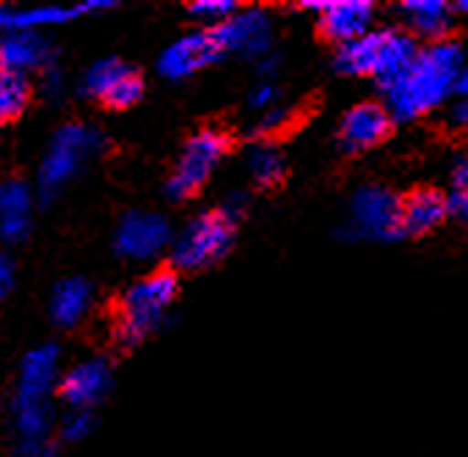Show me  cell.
<instances>
[{
	"label": "cell",
	"instance_id": "cell-23",
	"mask_svg": "<svg viewBox=\"0 0 468 457\" xmlns=\"http://www.w3.org/2000/svg\"><path fill=\"white\" fill-rule=\"evenodd\" d=\"M284 154L271 146V143H260L249 152V171L254 176L257 185L262 187H271V185H279L282 176H284Z\"/></svg>",
	"mask_w": 468,
	"mask_h": 457
},
{
	"label": "cell",
	"instance_id": "cell-32",
	"mask_svg": "<svg viewBox=\"0 0 468 457\" xmlns=\"http://www.w3.org/2000/svg\"><path fill=\"white\" fill-rule=\"evenodd\" d=\"M276 69H279V61L273 58V53L271 56H265V58H260V75L268 80V78H273L276 75Z\"/></svg>",
	"mask_w": 468,
	"mask_h": 457
},
{
	"label": "cell",
	"instance_id": "cell-36",
	"mask_svg": "<svg viewBox=\"0 0 468 457\" xmlns=\"http://www.w3.org/2000/svg\"><path fill=\"white\" fill-rule=\"evenodd\" d=\"M0 72H4V64H0Z\"/></svg>",
	"mask_w": 468,
	"mask_h": 457
},
{
	"label": "cell",
	"instance_id": "cell-16",
	"mask_svg": "<svg viewBox=\"0 0 468 457\" xmlns=\"http://www.w3.org/2000/svg\"><path fill=\"white\" fill-rule=\"evenodd\" d=\"M50 45L37 31H12L0 39V64L6 72H31V69H48L50 67Z\"/></svg>",
	"mask_w": 468,
	"mask_h": 457
},
{
	"label": "cell",
	"instance_id": "cell-5",
	"mask_svg": "<svg viewBox=\"0 0 468 457\" xmlns=\"http://www.w3.org/2000/svg\"><path fill=\"white\" fill-rule=\"evenodd\" d=\"M234 218L223 209H209L196 215L171 246L174 268L179 271H201L223 260L234 243Z\"/></svg>",
	"mask_w": 468,
	"mask_h": 457
},
{
	"label": "cell",
	"instance_id": "cell-33",
	"mask_svg": "<svg viewBox=\"0 0 468 457\" xmlns=\"http://www.w3.org/2000/svg\"><path fill=\"white\" fill-rule=\"evenodd\" d=\"M0 34H12V12L6 6H0Z\"/></svg>",
	"mask_w": 468,
	"mask_h": 457
},
{
	"label": "cell",
	"instance_id": "cell-22",
	"mask_svg": "<svg viewBox=\"0 0 468 457\" xmlns=\"http://www.w3.org/2000/svg\"><path fill=\"white\" fill-rule=\"evenodd\" d=\"M89 12L86 4L75 9H61V6H39V9H26V12H12V31H39L48 26H64L75 20L78 15Z\"/></svg>",
	"mask_w": 468,
	"mask_h": 457
},
{
	"label": "cell",
	"instance_id": "cell-18",
	"mask_svg": "<svg viewBox=\"0 0 468 457\" xmlns=\"http://www.w3.org/2000/svg\"><path fill=\"white\" fill-rule=\"evenodd\" d=\"M446 212H449V201L438 190H416L405 196L399 212L402 238H421L432 232L435 226L443 223Z\"/></svg>",
	"mask_w": 468,
	"mask_h": 457
},
{
	"label": "cell",
	"instance_id": "cell-3",
	"mask_svg": "<svg viewBox=\"0 0 468 457\" xmlns=\"http://www.w3.org/2000/svg\"><path fill=\"white\" fill-rule=\"evenodd\" d=\"M416 50L419 48L413 34L399 28H372L361 39L342 45L334 64L342 75L378 78L380 83H386L416 56Z\"/></svg>",
	"mask_w": 468,
	"mask_h": 457
},
{
	"label": "cell",
	"instance_id": "cell-30",
	"mask_svg": "<svg viewBox=\"0 0 468 457\" xmlns=\"http://www.w3.org/2000/svg\"><path fill=\"white\" fill-rule=\"evenodd\" d=\"M454 127L460 130H468V97H460L454 105H452V119H449Z\"/></svg>",
	"mask_w": 468,
	"mask_h": 457
},
{
	"label": "cell",
	"instance_id": "cell-11",
	"mask_svg": "<svg viewBox=\"0 0 468 457\" xmlns=\"http://www.w3.org/2000/svg\"><path fill=\"white\" fill-rule=\"evenodd\" d=\"M223 53H238L249 58H265L273 48V23L260 9H246L229 17L223 26L212 28Z\"/></svg>",
	"mask_w": 468,
	"mask_h": 457
},
{
	"label": "cell",
	"instance_id": "cell-29",
	"mask_svg": "<svg viewBox=\"0 0 468 457\" xmlns=\"http://www.w3.org/2000/svg\"><path fill=\"white\" fill-rule=\"evenodd\" d=\"M449 212L468 223V193H457V190H452V196H449Z\"/></svg>",
	"mask_w": 468,
	"mask_h": 457
},
{
	"label": "cell",
	"instance_id": "cell-1",
	"mask_svg": "<svg viewBox=\"0 0 468 457\" xmlns=\"http://www.w3.org/2000/svg\"><path fill=\"white\" fill-rule=\"evenodd\" d=\"M463 72V48L452 39L432 42L416 50V56L386 83V111L397 122H413L438 105H443L457 86Z\"/></svg>",
	"mask_w": 468,
	"mask_h": 457
},
{
	"label": "cell",
	"instance_id": "cell-21",
	"mask_svg": "<svg viewBox=\"0 0 468 457\" xmlns=\"http://www.w3.org/2000/svg\"><path fill=\"white\" fill-rule=\"evenodd\" d=\"M31 102V83L20 72H0V122H15Z\"/></svg>",
	"mask_w": 468,
	"mask_h": 457
},
{
	"label": "cell",
	"instance_id": "cell-25",
	"mask_svg": "<svg viewBox=\"0 0 468 457\" xmlns=\"http://www.w3.org/2000/svg\"><path fill=\"white\" fill-rule=\"evenodd\" d=\"M91 413L89 410H69L61 421V438L64 441H83L91 432Z\"/></svg>",
	"mask_w": 468,
	"mask_h": 457
},
{
	"label": "cell",
	"instance_id": "cell-26",
	"mask_svg": "<svg viewBox=\"0 0 468 457\" xmlns=\"http://www.w3.org/2000/svg\"><path fill=\"white\" fill-rule=\"evenodd\" d=\"M276 105H279V89L273 86V80H262V83L251 91V97H249V108L262 111V113H268V111L276 108Z\"/></svg>",
	"mask_w": 468,
	"mask_h": 457
},
{
	"label": "cell",
	"instance_id": "cell-4",
	"mask_svg": "<svg viewBox=\"0 0 468 457\" xmlns=\"http://www.w3.org/2000/svg\"><path fill=\"white\" fill-rule=\"evenodd\" d=\"M105 146V138L100 130L89 127V124H64L50 149H48V157L42 163V171H39V196L45 204H50L58 190L83 168L86 160H91L100 149Z\"/></svg>",
	"mask_w": 468,
	"mask_h": 457
},
{
	"label": "cell",
	"instance_id": "cell-6",
	"mask_svg": "<svg viewBox=\"0 0 468 457\" xmlns=\"http://www.w3.org/2000/svg\"><path fill=\"white\" fill-rule=\"evenodd\" d=\"M402 198L383 185H364L356 190L350 201V223L345 228V238L353 240H397L402 238L399 226Z\"/></svg>",
	"mask_w": 468,
	"mask_h": 457
},
{
	"label": "cell",
	"instance_id": "cell-8",
	"mask_svg": "<svg viewBox=\"0 0 468 457\" xmlns=\"http://www.w3.org/2000/svg\"><path fill=\"white\" fill-rule=\"evenodd\" d=\"M83 89L91 100H100L105 108L127 111L144 97V78L135 67L119 58H102L86 72Z\"/></svg>",
	"mask_w": 468,
	"mask_h": 457
},
{
	"label": "cell",
	"instance_id": "cell-10",
	"mask_svg": "<svg viewBox=\"0 0 468 457\" xmlns=\"http://www.w3.org/2000/svg\"><path fill=\"white\" fill-rule=\"evenodd\" d=\"M303 9L320 15V31L331 42L350 45L372 31L375 6L369 0H306Z\"/></svg>",
	"mask_w": 468,
	"mask_h": 457
},
{
	"label": "cell",
	"instance_id": "cell-24",
	"mask_svg": "<svg viewBox=\"0 0 468 457\" xmlns=\"http://www.w3.org/2000/svg\"><path fill=\"white\" fill-rule=\"evenodd\" d=\"M190 15L204 20L209 28H218L238 15V4L234 0H196V4H190Z\"/></svg>",
	"mask_w": 468,
	"mask_h": 457
},
{
	"label": "cell",
	"instance_id": "cell-35",
	"mask_svg": "<svg viewBox=\"0 0 468 457\" xmlns=\"http://www.w3.org/2000/svg\"><path fill=\"white\" fill-rule=\"evenodd\" d=\"M460 9H463V12L468 15V0H463V4H460Z\"/></svg>",
	"mask_w": 468,
	"mask_h": 457
},
{
	"label": "cell",
	"instance_id": "cell-7",
	"mask_svg": "<svg viewBox=\"0 0 468 457\" xmlns=\"http://www.w3.org/2000/svg\"><path fill=\"white\" fill-rule=\"evenodd\" d=\"M229 152V138L220 130H198L182 149L176 168L165 185L168 196L174 201H187L193 198L207 179L212 176V171L218 168V163L226 157Z\"/></svg>",
	"mask_w": 468,
	"mask_h": 457
},
{
	"label": "cell",
	"instance_id": "cell-28",
	"mask_svg": "<svg viewBox=\"0 0 468 457\" xmlns=\"http://www.w3.org/2000/svg\"><path fill=\"white\" fill-rule=\"evenodd\" d=\"M15 290V262L0 254V301L9 298V292Z\"/></svg>",
	"mask_w": 468,
	"mask_h": 457
},
{
	"label": "cell",
	"instance_id": "cell-17",
	"mask_svg": "<svg viewBox=\"0 0 468 457\" xmlns=\"http://www.w3.org/2000/svg\"><path fill=\"white\" fill-rule=\"evenodd\" d=\"M31 190L26 182L9 179L0 185V238L6 243H20L31 232Z\"/></svg>",
	"mask_w": 468,
	"mask_h": 457
},
{
	"label": "cell",
	"instance_id": "cell-15",
	"mask_svg": "<svg viewBox=\"0 0 468 457\" xmlns=\"http://www.w3.org/2000/svg\"><path fill=\"white\" fill-rule=\"evenodd\" d=\"M111 380V364L105 358H91L64 375V380L58 383V394L67 399V405H72V410H89L108 394Z\"/></svg>",
	"mask_w": 468,
	"mask_h": 457
},
{
	"label": "cell",
	"instance_id": "cell-13",
	"mask_svg": "<svg viewBox=\"0 0 468 457\" xmlns=\"http://www.w3.org/2000/svg\"><path fill=\"white\" fill-rule=\"evenodd\" d=\"M58 361H61V353L56 345H42L23 358L15 408L50 405L48 399H50V391L58 377Z\"/></svg>",
	"mask_w": 468,
	"mask_h": 457
},
{
	"label": "cell",
	"instance_id": "cell-9",
	"mask_svg": "<svg viewBox=\"0 0 468 457\" xmlns=\"http://www.w3.org/2000/svg\"><path fill=\"white\" fill-rule=\"evenodd\" d=\"M113 246L124 260L149 262L171 246V226L157 212H127L116 228Z\"/></svg>",
	"mask_w": 468,
	"mask_h": 457
},
{
	"label": "cell",
	"instance_id": "cell-12",
	"mask_svg": "<svg viewBox=\"0 0 468 457\" xmlns=\"http://www.w3.org/2000/svg\"><path fill=\"white\" fill-rule=\"evenodd\" d=\"M223 56V48L218 42V37L212 34V28L187 34L182 39H176L174 45H168L157 61L160 75H165L168 80H182L190 78L207 67H212L218 58Z\"/></svg>",
	"mask_w": 468,
	"mask_h": 457
},
{
	"label": "cell",
	"instance_id": "cell-2",
	"mask_svg": "<svg viewBox=\"0 0 468 457\" xmlns=\"http://www.w3.org/2000/svg\"><path fill=\"white\" fill-rule=\"evenodd\" d=\"M179 282L174 271H154L144 279H138L119 303L116 323H113V339L119 347L130 350L138 347L152 331L160 328L165 320V312L171 309L176 298Z\"/></svg>",
	"mask_w": 468,
	"mask_h": 457
},
{
	"label": "cell",
	"instance_id": "cell-19",
	"mask_svg": "<svg viewBox=\"0 0 468 457\" xmlns=\"http://www.w3.org/2000/svg\"><path fill=\"white\" fill-rule=\"evenodd\" d=\"M399 9L413 37L427 39V45L446 39L452 28V9L443 0H405Z\"/></svg>",
	"mask_w": 468,
	"mask_h": 457
},
{
	"label": "cell",
	"instance_id": "cell-34",
	"mask_svg": "<svg viewBox=\"0 0 468 457\" xmlns=\"http://www.w3.org/2000/svg\"><path fill=\"white\" fill-rule=\"evenodd\" d=\"M454 94L457 97H468V67H463V72L457 78V86H454Z\"/></svg>",
	"mask_w": 468,
	"mask_h": 457
},
{
	"label": "cell",
	"instance_id": "cell-31",
	"mask_svg": "<svg viewBox=\"0 0 468 457\" xmlns=\"http://www.w3.org/2000/svg\"><path fill=\"white\" fill-rule=\"evenodd\" d=\"M452 179H454V190H457V193H468V160H460V163L454 165Z\"/></svg>",
	"mask_w": 468,
	"mask_h": 457
},
{
	"label": "cell",
	"instance_id": "cell-27",
	"mask_svg": "<svg viewBox=\"0 0 468 457\" xmlns=\"http://www.w3.org/2000/svg\"><path fill=\"white\" fill-rule=\"evenodd\" d=\"M287 119H290V111L282 108V105H276V108H271L268 113H262V119L257 122V133H260V135H271V133H276L279 127H284Z\"/></svg>",
	"mask_w": 468,
	"mask_h": 457
},
{
	"label": "cell",
	"instance_id": "cell-20",
	"mask_svg": "<svg viewBox=\"0 0 468 457\" xmlns=\"http://www.w3.org/2000/svg\"><path fill=\"white\" fill-rule=\"evenodd\" d=\"M91 284L86 279H67L53 290L50 298V317L61 328H75L91 309Z\"/></svg>",
	"mask_w": 468,
	"mask_h": 457
},
{
	"label": "cell",
	"instance_id": "cell-14",
	"mask_svg": "<svg viewBox=\"0 0 468 457\" xmlns=\"http://www.w3.org/2000/svg\"><path fill=\"white\" fill-rule=\"evenodd\" d=\"M391 113L386 111V105L378 102H361L356 108H350L342 119L339 127V143L345 152H367L378 143H383V138L391 130Z\"/></svg>",
	"mask_w": 468,
	"mask_h": 457
}]
</instances>
